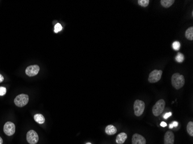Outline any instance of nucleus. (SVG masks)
<instances>
[{"instance_id": "1", "label": "nucleus", "mask_w": 193, "mask_h": 144, "mask_svg": "<svg viewBox=\"0 0 193 144\" xmlns=\"http://www.w3.org/2000/svg\"><path fill=\"white\" fill-rule=\"evenodd\" d=\"M171 82L172 86L176 89H180L184 85L185 79L183 75L179 73H176L172 75Z\"/></svg>"}, {"instance_id": "2", "label": "nucleus", "mask_w": 193, "mask_h": 144, "mask_svg": "<svg viewBox=\"0 0 193 144\" xmlns=\"http://www.w3.org/2000/svg\"><path fill=\"white\" fill-rule=\"evenodd\" d=\"M165 106H166V102L164 100L160 99L158 101H157L155 104V105L153 107L152 112L153 115L155 117L159 116L163 112Z\"/></svg>"}, {"instance_id": "3", "label": "nucleus", "mask_w": 193, "mask_h": 144, "mask_svg": "<svg viewBox=\"0 0 193 144\" xmlns=\"http://www.w3.org/2000/svg\"><path fill=\"white\" fill-rule=\"evenodd\" d=\"M145 108V103L140 100H136L134 104V114L137 117H140L144 112Z\"/></svg>"}, {"instance_id": "4", "label": "nucleus", "mask_w": 193, "mask_h": 144, "mask_svg": "<svg viewBox=\"0 0 193 144\" xmlns=\"http://www.w3.org/2000/svg\"><path fill=\"white\" fill-rule=\"evenodd\" d=\"M29 101V97L25 94H20L16 97L14 103L19 107H23L27 104Z\"/></svg>"}, {"instance_id": "5", "label": "nucleus", "mask_w": 193, "mask_h": 144, "mask_svg": "<svg viewBox=\"0 0 193 144\" xmlns=\"http://www.w3.org/2000/svg\"><path fill=\"white\" fill-rule=\"evenodd\" d=\"M163 71L161 70H154L149 75L148 81L150 83L158 82L162 77Z\"/></svg>"}, {"instance_id": "6", "label": "nucleus", "mask_w": 193, "mask_h": 144, "mask_svg": "<svg viewBox=\"0 0 193 144\" xmlns=\"http://www.w3.org/2000/svg\"><path fill=\"white\" fill-rule=\"evenodd\" d=\"M26 138L28 143L29 144H36L39 140L38 135L33 130H31L27 132Z\"/></svg>"}, {"instance_id": "7", "label": "nucleus", "mask_w": 193, "mask_h": 144, "mask_svg": "<svg viewBox=\"0 0 193 144\" xmlns=\"http://www.w3.org/2000/svg\"><path fill=\"white\" fill-rule=\"evenodd\" d=\"M40 69V68L38 65H31L26 68L25 73L29 77H33L38 73Z\"/></svg>"}, {"instance_id": "8", "label": "nucleus", "mask_w": 193, "mask_h": 144, "mask_svg": "<svg viewBox=\"0 0 193 144\" xmlns=\"http://www.w3.org/2000/svg\"><path fill=\"white\" fill-rule=\"evenodd\" d=\"M4 131L8 136H11L15 133V125L11 122H7L4 126Z\"/></svg>"}, {"instance_id": "9", "label": "nucleus", "mask_w": 193, "mask_h": 144, "mask_svg": "<svg viewBox=\"0 0 193 144\" xmlns=\"http://www.w3.org/2000/svg\"><path fill=\"white\" fill-rule=\"evenodd\" d=\"M146 139L139 134H134L132 138V144H146Z\"/></svg>"}, {"instance_id": "10", "label": "nucleus", "mask_w": 193, "mask_h": 144, "mask_svg": "<svg viewBox=\"0 0 193 144\" xmlns=\"http://www.w3.org/2000/svg\"><path fill=\"white\" fill-rule=\"evenodd\" d=\"M175 135L172 131H168L164 135V144H174Z\"/></svg>"}, {"instance_id": "11", "label": "nucleus", "mask_w": 193, "mask_h": 144, "mask_svg": "<svg viewBox=\"0 0 193 144\" xmlns=\"http://www.w3.org/2000/svg\"><path fill=\"white\" fill-rule=\"evenodd\" d=\"M127 138V134L125 133H121L117 135L116 139V142L118 144H123L124 143Z\"/></svg>"}, {"instance_id": "12", "label": "nucleus", "mask_w": 193, "mask_h": 144, "mask_svg": "<svg viewBox=\"0 0 193 144\" xmlns=\"http://www.w3.org/2000/svg\"><path fill=\"white\" fill-rule=\"evenodd\" d=\"M117 132V129L113 125H108L105 128V133L109 135L115 134Z\"/></svg>"}, {"instance_id": "13", "label": "nucleus", "mask_w": 193, "mask_h": 144, "mask_svg": "<svg viewBox=\"0 0 193 144\" xmlns=\"http://www.w3.org/2000/svg\"><path fill=\"white\" fill-rule=\"evenodd\" d=\"M186 38L190 41L193 40V27H189L185 32Z\"/></svg>"}, {"instance_id": "14", "label": "nucleus", "mask_w": 193, "mask_h": 144, "mask_svg": "<svg viewBox=\"0 0 193 144\" xmlns=\"http://www.w3.org/2000/svg\"><path fill=\"white\" fill-rule=\"evenodd\" d=\"M34 118L35 121L39 124H43L45 122V117H44L43 115H42L41 114H36L34 117Z\"/></svg>"}, {"instance_id": "15", "label": "nucleus", "mask_w": 193, "mask_h": 144, "mask_svg": "<svg viewBox=\"0 0 193 144\" xmlns=\"http://www.w3.org/2000/svg\"><path fill=\"white\" fill-rule=\"evenodd\" d=\"M160 2L163 7L167 8L172 6L175 3V1L174 0H162Z\"/></svg>"}, {"instance_id": "16", "label": "nucleus", "mask_w": 193, "mask_h": 144, "mask_svg": "<svg viewBox=\"0 0 193 144\" xmlns=\"http://www.w3.org/2000/svg\"><path fill=\"white\" fill-rule=\"evenodd\" d=\"M187 131L190 135L193 136V122H189L187 125Z\"/></svg>"}, {"instance_id": "17", "label": "nucleus", "mask_w": 193, "mask_h": 144, "mask_svg": "<svg viewBox=\"0 0 193 144\" xmlns=\"http://www.w3.org/2000/svg\"><path fill=\"white\" fill-rule=\"evenodd\" d=\"M175 59H176V61L178 62H179V63L182 62L184 61V55H183V54L180 53H179L177 54V55H176V58H175Z\"/></svg>"}, {"instance_id": "18", "label": "nucleus", "mask_w": 193, "mask_h": 144, "mask_svg": "<svg viewBox=\"0 0 193 144\" xmlns=\"http://www.w3.org/2000/svg\"><path fill=\"white\" fill-rule=\"evenodd\" d=\"M138 4L143 7H146L149 4V0H139Z\"/></svg>"}, {"instance_id": "19", "label": "nucleus", "mask_w": 193, "mask_h": 144, "mask_svg": "<svg viewBox=\"0 0 193 144\" xmlns=\"http://www.w3.org/2000/svg\"><path fill=\"white\" fill-rule=\"evenodd\" d=\"M172 47L175 50H179L180 48V43L178 41H175L172 44Z\"/></svg>"}, {"instance_id": "20", "label": "nucleus", "mask_w": 193, "mask_h": 144, "mask_svg": "<svg viewBox=\"0 0 193 144\" xmlns=\"http://www.w3.org/2000/svg\"><path fill=\"white\" fill-rule=\"evenodd\" d=\"M62 28V27L60 23H57L54 26V32L58 33V32L61 31Z\"/></svg>"}, {"instance_id": "21", "label": "nucleus", "mask_w": 193, "mask_h": 144, "mask_svg": "<svg viewBox=\"0 0 193 144\" xmlns=\"http://www.w3.org/2000/svg\"><path fill=\"white\" fill-rule=\"evenodd\" d=\"M7 93V89L4 87H0V96H4Z\"/></svg>"}, {"instance_id": "22", "label": "nucleus", "mask_w": 193, "mask_h": 144, "mask_svg": "<svg viewBox=\"0 0 193 144\" xmlns=\"http://www.w3.org/2000/svg\"><path fill=\"white\" fill-rule=\"evenodd\" d=\"M178 124H179V123H178V122H176V121H174L173 123H172V124H170V127H170V129H173L174 127H177V126H178Z\"/></svg>"}, {"instance_id": "23", "label": "nucleus", "mask_w": 193, "mask_h": 144, "mask_svg": "<svg viewBox=\"0 0 193 144\" xmlns=\"http://www.w3.org/2000/svg\"><path fill=\"white\" fill-rule=\"evenodd\" d=\"M172 115V113L171 112H169V113H167L166 114H165L164 115H163V117L165 119H168L169 117H170Z\"/></svg>"}, {"instance_id": "24", "label": "nucleus", "mask_w": 193, "mask_h": 144, "mask_svg": "<svg viewBox=\"0 0 193 144\" xmlns=\"http://www.w3.org/2000/svg\"><path fill=\"white\" fill-rule=\"evenodd\" d=\"M160 125H161V126H162L163 127H166L167 126V124L165 122H162V123H160Z\"/></svg>"}, {"instance_id": "25", "label": "nucleus", "mask_w": 193, "mask_h": 144, "mask_svg": "<svg viewBox=\"0 0 193 144\" xmlns=\"http://www.w3.org/2000/svg\"><path fill=\"white\" fill-rule=\"evenodd\" d=\"M4 80V77L3 75L0 74V83H2Z\"/></svg>"}, {"instance_id": "26", "label": "nucleus", "mask_w": 193, "mask_h": 144, "mask_svg": "<svg viewBox=\"0 0 193 144\" xmlns=\"http://www.w3.org/2000/svg\"><path fill=\"white\" fill-rule=\"evenodd\" d=\"M3 140L2 138L0 137V144H3Z\"/></svg>"}, {"instance_id": "27", "label": "nucleus", "mask_w": 193, "mask_h": 144, "mask_svg": "<svg viewBox=\"0 0 193 144\" xmlns=\"http://www.w3.org/2000/svg\"><path fill=\"white\" fill-rule=\"evenodd\" d=\"M86 144H92V143H90V142H87V143H86Z\"/></svg>"}]
</instances>
